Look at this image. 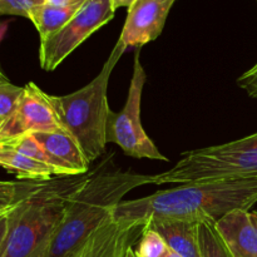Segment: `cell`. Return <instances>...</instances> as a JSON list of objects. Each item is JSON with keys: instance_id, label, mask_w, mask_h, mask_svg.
I'll use <instances>...</instances> for the list:
<instances>
[{"instance_id": "17", "label": "cell", "mask_w": 257, "mask_h": 257, "mask_svg": "<svg viewBox=\"0 0 257 257\" xmlns=\"http://www.w3.org/2000/svg\"><path fill=\"white\" fill-rule=\"evenodd\" d=\"M200 250L201 257H233L218 235L213 222L200 223Z\"/></svg>"}, {"instance_id": "26", "label": "cell", "mask_w": 257, "mask_h": 257, "mask_svg": "<svg viewBox=\"0 0 257 257\" xmlns=\"http://www.w3.org/2000/svg\"><path fill=\"white\" fill-rule=\"evenodd\" d=\"M9 24H10L9 20H5V22L0 23V42L4 39L5 34H7L8 29H9Z\"/></svg>"}, {"instance_id": "3", "label": "cell", "mask_w": 257, "mask_h": 257, "mask_svg": "<svg viewBox=\"0 0 257 257\" xmlns=\"http://www.w3.org/2000/svg\"><path fill=\"white\" fill-rule=\"evenodd\" d=\"M95 168L79 176H57L43 182L17 206L0 257H38L64 217L72 196Z\"/></svg>"}, {"instance_id": "15", "label": "cell", "mask_w": 257, "mask_h": 257, "mask_svg": "<svg viewBox=\"0 0 257 257\" xmlns=\"http://www.w3.org/2000/svg\"><path fill=\"white\" fill-rule=\"evenodd\" d=\"M82 5L74 7H53L49 4H42L30 10L29 20L37 28L39 33L40 42H44L48 38L57 34L62 28H64L70 22L73 17L77 14Z\"/></svg>"}, {"instance_id": "6", "label": "cell", "mask_w": 257, "mask_h": 257, "mask_svg": "<svg viewBox=\"0 0 257 257\" xmlns=\"http://www.w3.org/2000/svg\"><path fill=\"white\" fill-rule=\"evenodd\" d=\"M141 49L136 50L133 60V74L131 79L128 97L120 112L110 110L107 120V143H115L119 146L124 155L142 160L163 161L167 162V157L160 152L152 142L141 120V103L147 75L141 63Z\"/></svg>"}, {"instance_id": "12", "label": "cell", "mask_w": 257, "mask_h": 257, "mask_svg": "<svg viewBox=\"0 0 257 257\" xmlns=\"http://www.w3.org/2000/svg\"><path fill=\"white\" fill-rule=\"evenodd\" d=\"M215 227L233 257H257V225L250 211H232Z\"/></svg>"}, {"instance_id": "7", "label": "cell", "mask_w": 257, "mask_h": 257, "mask_svg": "<svg viewBox=\"0 0 257 257\" xmlns=\"http://www.w3.org/2000/svg\"><path fill=\"white\" fill-rule=\"evenodd\" d=\"M114 13L113 0H85L64 28L40 42L39 62L42 69L47 72L54 70L93 33L110 22Z\"/></svg>"}, {"instance_id": "14", "label": "cell", "mask_w": 257, "mask_h": 257, "mask_svg": "<svg viewBox=\"0 0 257 257\" xmlns=\"http://www.w3.org/2000/svg\"><path fill=\"white\" fill-rule=\"evenodd\" d=\"M0 167L22 181L47 182L55 176L53 168L47 163L33 160L4 146H0Z\"/></svg>"}, {"instance_id": "13", "label": "cell", "mask_w": 257, "mask_h": 257, "mask_svg": "<svg viewBox=\"0 0 257 257\" xmlns=\"http://www.w3.org/2000/svg\"><path fill=\"white\" fill-rule=\"evenodd\" d=\"M148 225L157 231L168 248L182 257H201L200 223L185 220H152Z\"/></svg>"}, {"instance_id": "23", "label": "cell", "mask_w": 257, "mask_h": 257, "mask_svg": "<svg viewBox=\"0 0 257 257\" xmlns=\"http://www.w3.org/2000/svg\"><path fill=\"white\" fill-rule=\"evenodd\" d=\"M24 200H25V198H24ZM24 200H23V201H24ZM19 203H17V205L13 206V207H10L9 210L5 211V212L3 213L2 216H0V253H2L3 245H4L5 238H7L8 231H9V226H10V222H12L13 212H14V210L17 208V206L19 205Z\"/></svg>"}, {"instance_id": "16", "label": "cell", "mask_w": 257, "mask_h": 257, "mask_svg": "<svg viewBox=\"0 0 257 257\" xmlns=\"http://www.w3.org/2000/svg\"><path fill=\"white\" fill-rule=\"evenodd\" d=\"M43 182L37 181H3L0 180V212L22 202Z\"/></svg>"}, {"instance_id": "4", "label": "cell", "mask_w": 257, "mask_h": 257, "mask_svg": "<svg viewBox=\"0 0 257 257\" xmlns=\"http://www.w3.org/2000/svg\"><path fill=\"white\" fill-rule=\"evenodd\" d=\"M124 52V45L118 39L99 74L92 82L70 94L49 95L62 127L78 141L90 163L105 151V132L110 112L107 97L108 84L113 69Z\"/></svg>"}, {"instance_id": "19", "label": "cell", "mask_w": 257, "mask_h": 257, "mask_svg": "<svg viewBox=\"0 0 257 257\" xmlns=\"http://www.w3.org/2000/svg\"><path fill=\"white\" fill-rule=\"evenodd\" d=\"M0 146L12 148V150L22 153L27 157L40 161V162H44L48 165L47 156H45L44 151H43V148L40 147V145L33 135H25L17 138H12V140L0 143Z\"/></svg>"}, {"instance_id": "30", "label": "cell", "mask_w": 257, "mask_h": 257, "mask_svg": "<svg viewBox=\"0 0 257 257\" xmlns=\"http://www.w3.org/2000/svg\"><path fill=\"white\" fill-rule=\"evenodd\" d=\"M252 216H253V220H255V222H256V225H257V210L256 211H252Z\"/></svg>"}, {"instance_id": "10", "label": "cell", "mask_w": 257, "mask_h": 257, "mask_svg": "<svg viewBox=\"0 0 257 257\" xmlns=\"http://www.w3.org/2000/svg\"><path fill=\"white\" fill-rule=\"evenodd\" d=\"M176 0H137L128 9L119 40L128 48L141 49L157 39L165 28L170 10Z\"/></svg>"}, {"instance_id": "18", "label": "cell", "mask_w": 257, "mask_h": 257, "mask_svg": "<svg viewBox=\"0 0 257 257\" xmlns=\"http://www.w3.org/2000/svg\"><path fill=\"white\" fill-rule=\"evenodd\" d=\"M168 250L170 248L162 236L153 230L150 225H147L135 246V252L137 257H165Z\"/></svg>"}, {"instance_id": "24", "label": "cell", "mask_w": 257, "mask_h": 257, "mask_svg": "<svg viewBox=\"0 0 257 257\" xmlns=\"http://www.w3.org/2000/svg\"><path fill=\"white\" fill-rule=\"evenodd\" d=\"M85 0H45V4L53 5V7H74V5H82L84 4Z\"/></svg>"}, {"instance_id": "21", "label": "cell", "mask_w": 257, "mask_h": 257, "mask_svg": "<svg viewBox=\"0 0 257 257\" xmlns=\"http://www.w3.org/2000/svg\"><path fill=\"white\" fill-rule=\"evenodd\" d=\"M45 0H0V15H15L29 19L30 10Z\"/></svg>"}, {"instance_id": "1", "label": "cell", "mask_w": 257, "mask_h": 257, "mask_svg": "<svg viewBox=\"0 0 257 257\" xmlns=\"http://www.w3.org/2000/svg\"><path fill=\"white\" fill-rule=\"evenodd\" d=\"M257 202V178L181 183L147 197L123 200L115 207V220H185L213 222L235 210L250 211Z\"/></svg>"}, {"instance_id": "31", "label": "cell", "mask_w": 257, "mask_h": 257, "mask_svg": "<svg viewBox=\"0 0 257 257\" xmlns=\"http://www.w3.org/2000/svg\"><path fill=\"white\" fill-rule=\"evenodd\" d=\"M15 206V205H14ZM12 207H13V206H12ZM10 208V207H9ZM9 208H7V210H4V211H2V212H0V216H2L3 215V213H4L5 212V211H8V210H9Z\"/></svg>"}, {"instance_id": "11", "label": "cell", "mask_w": 257, "mask_h": 257, "mask_svg": "<svg viewBox=\"0 0 257 257\" xmlns=\"http://www.w3.org/2000/svg\"><path fill=\"white\" fill-rule=\"evenodd\" d=\"M33 136L44 151L55 176H79L89 171L90 162L82 147L64 128Z\"/></svg>"}, {"instance_id": "2", "label": "cell", "mask_w": 257, "mask_h": 257, "mask_svg": "<svg viewBox=\"0 0 257 257\" xmlns=\"http://www.w3.org/2000/svg\"><path fill=\"white\" fill-rule=\"evenodd\" d=\"M112 157L104 158L95 172L68 202L64 217L38 257H69L105 221L135 188L155 183V176L110 168Z\"/></svg>"}, {"instance_id": "5", "label": "cell", "mask_w": 257, "mask_h": 257, "mask_svg": "<svg viewBox=\"0 0 257 257\" xmlns=\"http://www.w3.org/2000/svg\"><path fill=\"white\" fill-rule=\"evenodd\" d=\"M257 178V132L247 137L182 153L166 172L155 175L153 185Z\"/></svg>"}, {"instance_id": "22", "label": "cell", "mask_w": 257, "mask_h": 257, "mask_svg": "<svg viewBox=\"0 0 257 257\" xmlns=\"http://www.w3.org/2000/svg\"><path fill=\"white\" fill-rule=\"evenodd\" d=\"M237 84L245 89L251 98L257 99V63L241 77H238Z\"/></svg>"}, {"instance_id": "20", "label": "cell", "mask_w": 257, "mask_h": 257, "mask_svg": "<svg viewBox=\"0 0 257 257\" xmlns=\"http://www.w3.org/2000/svg\"><path fill=\"white\" fill-rule=\"evenodd\" d=\"M23 90L24 87H18L10 82L0 84V127L15 112Z\"/></svg>"}, {"instance_id": "27", "label": "cell", "mask_w": 257, "mask_h": 257, "mask_svg": "<svg viewBox=\"0 0 257 257\" xmlns=\"http://www.w3.org/2000/svg\"><path fill=\"white\" fill-rule=\"evenodd\" d=\"M8 82H10L9 78L7 77V74H5V73L3 72L2 68H0V84H2V83H8Z\"/></svg>"}, {"instance_id": "28", "label": "cell", "mask_w": 257, "mask_h": 257, "mask_svg": "<svg viewBox=\"0 0 257 257\" xmlns=\"http://www.w3.org/2000/svg\"><path fill=\"white\" fill-rule=\"evenodd\" d=\"M165 257H182V256L178 255V253H176L175 251H172V250H171V248H170V250L167 251V253H166V255H165Z\"/></svg>"}, {"instance_id": "25", "label": "cell", "mask_w": 257, "mask_h": 257, "mask_svg": "<svg viewBox=\"0 0 257 257\" xmlns=\"http://www.w3.org/2000/svg\"><path fill=\"white\" fill-rule=\"evenodd\" d=\"M137 0H113V8L114 10L119 9V8H128L130 9Z\"/></svg>"}, {"instance_id": "8", "label": "cell", "mask_w": 257, "mask_h": 257, "mask_svg": "<svg viewBox=\"0 0 257 257\" xmlns=\"http://www.w3.org/2000/svg\"><path fill=\"white\" fill-rule=\"evenodd\" d=\"M62 128L49 94L35 83L29 82L24 87L15 112L0 127V143L20 136L53 132Z\"/></svg>"}, {"instance_id": "29", "label": "cell", "mask_w": 257, "mask_h": 257, "mask_svg": "<svg viewBox=\"0 0 257 257\" xmlns=\"http://www.w3.org/2000/svg\"><path fill=\"white\" fill-rule=\"evenodd\" d=\"M124 257H137V256H136V252H135V246H133L132 248H130V250H128L127 255H125Z\"/></svg>"}, {"instance_id": "9", "label": "cell", "mask_w": 257, "mask_h": 257, "mask_svg": "<svg viewBox=\"0 0 257 257\" xmlns=\"http://www.w3.org/2000/svg\"><path fill=\"white\" fill-rule=\"evenodd\" d=\"M147 225L110 217L69 257H124L138 242Z\"/></svg>"}]
</instances>
